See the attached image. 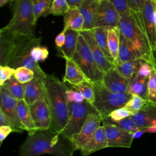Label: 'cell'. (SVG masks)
I'll use <instances>...</instances> for the list:
<instances>
[{
	"instance_id": "6da1fadb",
	"label": "cell",
	"mask_w": 156,
	"mask_h": 156,
	"mask_svg": "<svg viewBox=\"0 0 156 156\" xmlns=\"http://www.w3.org/2000/svg\"><path fill=\"white\" fill-rule=\"evenodd\" d=\"M74 150L70 141L62 133L50 129L38 130L28 136L20 149V156H40L51 154L55 156H73Z\"/></svg>"
},
{
	"instance_id": "7a4b0ae2",
	"label": "cell",
	"mask_w": 156,
	"mask_h": 156,
	"mask_svg": "<svg viewBox=\"0 0 156 156\" xmlns=\"http://www.w3.org/2000/svg\"><path fill=\"white\" fill-rule=\"evenodd\" d=\"M41 84L52 116L50 130L61 133L69 117V107L66 98V91L68 88L63 82L50 74H46Z\"/></svg>"
},
{
	"instance_id": "3957f363",
	"label": "cell",
	"mask_w": 156,
	"mask_h": 156,
	"mask_svg": "<svg viewBox=\"0 0 156 156\" xmlns=\"http://www.w3.org/2000/svg\"><path fill=\"white\" fill-rule=\"evenodd\" d=\"M119 16L118 27L120 32L143 54L146 62L152 65L153 53L140 19L130 10Z\"/></svg>"
},
{
	"instance_id": "277c9868",
	"label": "cell",
	"mask_w": 156,
	"mask_h": 156,
	"mask_svg": "<svg viewBox=\"0 0 156 156\" xmlns=\"http://www.w3.org/2000/svg\"><path fill=\"white\" fill-rule=\"evenodd\" d=\"M41 40V38L35 36L21 35L9 59L7 65L14 69L24 66L32 70L35 73V77L42 83L47 74L30 56L31 49L35 46L40 45Z\"/></svg>"
},
{
	"instance_id": "5b68a950",
	"label": "cell",
	"mask_w": 156,
	"mask_h": 156,
	"mask_svg": "<svg viewBox=\"0 0 156 156\" xmlns=\"http://www.w3.org/2000/svg\"><path fill=\"white\" fill-rule=\"evenodd\" d=\"M95 101L92 104L102 120L118 108L123 107L130 100L132 94L128 93H113L108 90L101 82H93Z\"/></svg>"
},
{
	"instance_id": "8992f818",
	"label": "cell",
	"mask_w": 156,
	"mask_h": 156,
	"mask_svg": "<svg viewBox=\"0 0 156 156\" xmlns=\"http://www.w3.org/2000/svg\"><path fill=\"white\" fill-rule=\"evenodd\" d=\"M14 1L13 16L5 27L18 35L35 36V23L33 13V0Z\"/></svg>"
},
{
	"instance_id": "52a82bcc",
	"label": "cell",
	"mask_w": 156,
	"mask_h": 156,
	"mask_svg": "<svg viewBox=\"0 0 156 156\" xmlns=\"http://www.w3.org/2000/svg\"><path fill=\"white\" fill-rule=\"evenodd\" d=\"M72 60L92 82L102 81L105 73L98 68L88 44L80 34Z\"/></svg>"
},
{
	"instance_id": "ba28073f",
	"label": "cell",
	"mask_w": 156,
	"mask_h": 156,
	"mask_svg": "<svg viewBox=\"0 0 156 156\" xmlns=\"http://www.w3.org/2000/svg\"><path fill=\"white\" fill-rule=\"evenodd\" d=\"M69 117L62 134L67 139L79 133L90 113H98L92 104L86 101L68 104ZM99 114V113H98Z\"/></svg>"
},
{
	"instance_id": "9c48e42d",
	"label": "cell",
	"mask_w": 156,
	"mask_h": 156,
	"mask_svg": "<svg viewBox=\"0 0 156 156\" xmlns=\"http://www.w3.org/2000/svg\"><path fill=\"white\" fill-rule=\"evenodd\" d=\"M102 119L98 113H90L80 132L73 135L69 140L74 151L80 150L90 140L96 130L101 126Z\"/></svg>"
},
{
	"instance_id": "30bf717a",
	"label": "cell",
	"mask_w": 156,
	"mask_h": 156,
	"mask_svg": "<svg viewBox=\"0 0 156 156\" xmlns=\"http://www.w3.org/2000/svg\"><path fill=\"white\" fill-rule=\"evenodd\" d=\"M30 110L38 130L50 129L52 124V116L44 94L30 106Z\"/></svg>"
},
{
	"instance_id": "8fae6325",
	"label": "cell",
	"mask_w": 156,
	"mask_h": 156,
	"mask_svg": "<svg viewBox=\"0 0 156 156\" xmlns=\"http://www.w3.org/2000/svg\"><path fill=\"white\" fill-rule=\"evenodd\" d=\"M119 14L109 0L100 1L94 27L112 28L118 27Z\"/></svg>"
},
{
	"instance_id": "7c38bea8",
	"label": "cell",
	"mask_w": 156,
	"mask_h": 156,
	"mask_svg": "<svg viewBox=\"0 0 156 156\" xmlns=\"http://www.w3.org/2000/svg\"><path fill=\"white\" fill-rule=\"evenodd\" d=\"M156 0H146L143 10V29L152 53L156 52Z\"/></svg>"
},
{
	"instance_id": "4fadbf2b",
	"label": "cell",
	"mask_w": 156,
	"mask_h": 156,
	"mask_svg": "<svg viewBox=\"0 0 156 156\" xmlns=\"http://www.w3.org/2000/svg\"><path fill=\"white\" fill-rule=\"evenodd\" d=\"M102 123L105 130L108 147H130L134 139L133 133L124 130L108 122Z\"/></svg>"
},
{
	"instance_id": "5bb4252c",
	"label": "cell",
	"mask_w": 156,
	"mask_h": 156,
	"mask_svg": "<svg viewBox=\"0 0 156 156\" xmlns=\"http://www.w3.org/2000/svg\"><path fill=\"white\" fill-rule=\"evenodd\" d=\"M140 130L156 132V105L149 104L131 116Z\"/></svg>"
},
{
	"instance_id": "9a60e30c",
	"label": "cell",
	"mask_w": 156,
	"mask_h": 156,
	"mask_svg": "<svg viewBox=\"0 0 156 156\" xmlns=\"http://www.w3.org/2000/svg\"><path fill=\"white\" fill-rule=\"evenodd\" d=\"M80 34L83 37L88 44L93 58L99 70L105 73L114 67V64L105 55L102 49L99 48L91 30H82Z\"/></svg>"
},
{
	"instance_id": "2e32d148",
	"label": "cell",
	"mask_w": 156,
	"mask_h": 156,
	"mask_svg": "<svg viewBox=\"0 0 156 156\" xmlns=\"http://www.w3.org/2000/svg\"><path fill=\"white\" fill-rule=\"evenodd\" d=\"M21 35L16 34L5 27L0 30V65H7Z\"/></svg>"
},
{
	"instance_id": "e0dca14e",
	"label": "cell",
	"mask_w": 156,
	"mask_h": 156,
	"mask_svg": "<svg viewBox=\"0 0 156 156\" xmlns=\"http://www.w3.org/2000/svg\"><path fill=\"white\" fill-rule=\"evenodd\" d=\"M130 79L121 76L113 67L104 74L102 83L110 91L113 93H127Z\"/></svg>"
},
{
	"instance_id": "ac0fdd59",
	"label": "cell",
	"mask_w": 156,
	"mask_h": 156,
	"mask_svg": "<svg viewBox=\"0 0 156 156\" xmlns=\"http://www.w3.org/2000/svg\"><path fill=\"white\" fill-rule=\"evenodd\" d=\"M135 60H144L146 61L143 54L120 32V42L118 58L113 64L121 63Z\"/></svg>"
},
{
	"instance_id": "d6986e66",
	"label": "cell",
	"mask_w": 156,
	"mask_h": 156,
	"mask_svg": "<svg viewBox=\"0 0 156 156\" xmlns=\"http://www.w3.org/2000/svg\"><path fill=\"white\" fill-rule=\"evenodd\" d=\"M108 147V142L104 127L100 126L95 132L88 142L80 149L83 156H88L102 149Z\"/></svg>"
},
{
	"instance_id": "ffe728a7",
	"label": "cell",
	"mask_w": 156,
	"mask_h": 156,
	"mask_svg": "<svg viewBox=\"0 0 156 156\" xmlns=\"http://www.w3.org/2000/svg\"><path fill=\"white\" fill-rule=\"evenodd\" d=\"M99 3L98 0H84L78 7L84 20L83 30L94 28Z\"/></svg>"
},
{
	"instance_id": "44dd1931",
	"label": "cell",
	"mask_w": 156,
	"mask_h": 156,
	"mask_svg": "<svg viewBox=\"0 0 156 156\" xmlns=\"http://www.w3.org/2000/svg\"><path fill=\"white\" fill-rule=\"evenodd\" d=\"M65 74L63 79V82H68L71 85H78L83 82H92L77 66V65L69 58H65Z\"/></svg>"
},
{
	"instance_id": "7402d4cb",
	"label": "cell",
	"mask_w": 156,
	"mask_h": 156,
	"mask_svg": "<svg viewBox=\"0 0 156 156\" xmlns=\"http://www.w3.org/2000/svg\"><path fill=\"white\" fill-rule=\"evenodd\" d=\"M17 115L19 120L27 130L28 135L33 134L38 129H37L30 110V107L24 99L18 100Z\"/></svg>"
},
{
	"instance_id": "603a6c76",
	"label": "cell",
	"mask_w": 156,
	"mask_h": 156,
	"mask_svg": "<svg viewBox=\"0 0 156 156\" xmlns=\"http://www.w3.org/2000/svg\"><path fill=\"white\" fill-rule=\"evenodd\" d=\"M18 100L5 88L0 86V110L4 113L19 119L17 115Z\"/></svg>"
},
{
	"instance_id": "cb8c5ba5",
	"label": "cell",
	"mask_w": 156,
	"mask_h": 156,
	"mask_svg": "<svg viewBox=\"0 0 156 156\" xmlns=\"http://www.w3.org/2000/svg\"><path fill=\"white\" fill-rule=\"evenodd\" d=\"M23 86L24 100L29 107L34 104L44 94V90L41 83L35 77L31 81L23 84Z\"/></svg>"
},
{
	"instance_id": "d4e9b609",
	"label": "cell",
	"mask_w": 156,
	"mask_h": 156,
	"mask_svg": "<svg viewBox=\"0 0 156 156\" xmlns=\"http://www.w3.org/2000/svg\"><path fill=\"white\" fill-rule=\"evenodd\" d=\"M80 32L71 29H66L65 32V41L63 46L58 48L63 58L72 59L77 48Z\"/></svg>"
},
{
	"instance_id": "484cf974",
	"label": "cell",
	"mask_w": 156,
	"mask_h": 156,
	"mask_svg": "<svg viewBox=\"0 0 156 156\" xmlns=\"http://www.w3.org/2000/svg\"><path fill=\"white\" fill-rule=\"evenodd\" d=\"M64 16V28L77 32L83 30L84 20L77 7L69 8Z\"/></svg>"
},
{
	"instance_id": "4316f807",
	"label": "cell",
	"mask_w": 156,
	"mask_h": 156,
	"mask_svg": "<svg viewBox=\"0 0 156 156\" xmlns=\"http://www.w3.org/2000/svg\"><path fill=\"white\" fill-rule=\"evenodd\" d=\"M148 78L142 77L135 73L130 79L127 93L132 95H137L146 99L147 84Z\"/></svg>"
},
{
	"instance_id": "83f0119b",
	"label": "cell",
	"mask_w": 156,
	"mask_h": 156,
	"mask_svg": "<svg viewBox=\"0 0 156 156\" xmlns=\"http://www.w3.org/2000/svg\"><path fill=\"white\" fill-rule=\"evenodd\" d=\"M108 29L104 27H94L91 30L93 34L96 43H98L99 48L102 49L105 55L108 58L109 60L113 63L114 61L110 54L108 46Z\"/></svg>"
},
{
	"instance_id": "f1b7e54d",
	"label": "cell",
	"mask_w": 156,
	"mask_h": 156,
	"mask_svg": "<svg viewBox=\"0 0 156 156\" xmlns=\"http://www.w3.org/2000/svg\"><path fill=\"white\" fill-rule=\"evenodd\" d=\"M108 46L110 54L113 59V63L116 61L120 42V30L118 27L109 28L107 35Z\"/></svg>"
},
{
	"instance_id": "f546056e",
	"label": "cell",
	"mask_w": 156,
	"mask_h": 156,
	"mask_svg": "<svg viewBox=\"0 0 156 156\" xmlns=\"http://www.w3.org/2000/svg\"><path fill=\"white\" fill-rule=\"evenodd\" d=\"M144 60H131L121 63H115L114 68L124 77L130 79V77L138 72L141 62Z\"/></svg>"
},
{
	"instance_id": "4dcf8cb0",
	"label": "cell",
	"mask_w": 156,
	"mask_h": 156,
	"mask_svg": "<svg viewBox=\"0 0 156 156\" xmlns=\"http://www.w3.org/2000/svg\"><path fill=\"white\" fill-rule=\"evenodd\" d=\"M2 87L5 88L17 100L24 99V86L16 79L13 76L5 81Z\"/></svg>"
},
{
	"instance_id": "1f68e13d",
	"label": "cell",
	"mask_w": 156,
	"mask_h": 156,
	"mask_svg": "<svg viewBox=\"0 0 156 156\" xmlns=\"http://www.w3.org/2000/svg\"><path fill=\"white\" fill-rule=\"evenodd\" d=\"M52 0H33V13L36 24L38 19L51 14Z\"/></svg>"
},
{
	"instance_id": "d6a6232c",
	"label": "cell",
	"mask_w": 156,
	"mask_h": 156,
	"mask_svg": "<svg viewBox=\"0 0 156 156\" xmlns=\"http://www.w3.org/2000/svg\"><path fill=\"white\" fill-rule=\"evenodd\" d=\"M73 89L82 94L85 101L93 104L95 101V93L93 82H83L78 85H72Z\"/></svg>"
},
{
	"instance_id": "836d02e7",
	"label": "cell",
	"mask_w": 156,
	"mask_h": 156,
	"mask_svg": "<svg viewBox=\"0 0 156 156\" xmlns=\"http://www.w3.org/2000/svg\"><path fill=\"white\" fill-rule=\"evenodd\" d=\"M0 126H7L12 128L13 132L22 133L25 129L19 119L4 113L0 110Z\"/></svg>"
},
{
	"instance_id": "e575fe53",
	"label": "cell",
	"mask_w": 156,
	"mask_h": 156,
	"mask_svg": "<svg viewBox=\"0 0 156 156\" xmlns=\"http://www.w3.org/2000/svg\"><path fill=\"white\" fill-rule=\"evenodd\" d=\"M102 122H108L112 124H113L124 130H126L127 132H131V133H135L138 131H140L138 127L136 126L135 124L134 123L133 119H132L131 116L126 118L124 119H122L120 121H115L112 120L108 117L102 120Z\"/></svg>"
},
{
	"instance_id": "d590c367",
	"label": "cell",
	"mask_w": 156,
	"mask_h": 156,
	"mask_svg": "<svg viewBox=\"0 0 156 156\" xmlns=\"http://www.w3.org/2000/svg\"><path fill=\"white\" fill-rule=\"evenodd\" d=\"M149 104L150 103L147 99L137 95H132L130 100L123 107L132 112L133 113H135L142 109Z\"/></svg>"
},
{
	"instance_id": "8d00e7d4",
	"label": "cell",
	"mask_w": 156,
	"mask_h": 156,
	"mask_svg": "<svg viewBox=\"0 0 156 156\" xmlns=\"http://www.w3.org/2000/svg\"><path fill=\"white\" fill-rule=\"evenodd\" d=\"M146 99L150 104L156 105V70L154 68L147 80Z\"/></svg>"
},
{
	"instance_id": "74e56055",
	"label": "cell",
	"mask_w": 156,
	"mask_h": 156,
	"mask_svg": "<svg viewBox=\"0 0 156 156\" xmlns=\"http://www.w3.org/2000/svg\"><path fill=\"white\" fill-rule=\"evenodd\" d=\"M13 76L20 83L24 84L31 81L35 77L34 72L24 66H20L15 69Z\"/></svg>"
},
{
	"instance_id": "f35d334b",
	"label": "cell",
	"mask_w": 156,
	"mask_h": 156,
	"mask_svg": "<svg viewBox=\"0 0 156 156\" xmlns=\"http://www.w3.org/2000/svg\"><path fill=\"white\" fill-rule=\"evenodd\" d=\"M69 8L66 0H53L51 7V14L55 16H64Z\"/></svg>"
},
{
	"instance_id": "ab89813d",
	"label": "cell",
	"mask_w": 156,
	"mask_h": 156,
	"mask_svg": "<svg viewBox=\"0 0 156 156\" xmlns=\"http://www.w3.org/2000/svg\"><path fill=\"white\" fill-rule=\"evenodd\" d=\"M49 55V51L46 47L37 45L32 48L30 51V56L33 60L38 63L45 60Z\"/></svg>"
},
{
	"instance_id": "60d3db41",
	"label": "cell",
	"mask_w": 156,
	"mask_h": 156,
	"mask_svg": "<svg viewBox=\"0 0 156 156\" xmlns=\"http://www.w3.org/2000/svg\"><path fill=\"white\" fill-rule=\"evenodd\" d=\"M129 9L143 22V10L146 0H126Z\"/></svg>"
},
{
	"instance_id": "b9f144b4",
	"label": "cell",
	"mask_w": 156,
	"mask_h": 156,
	"mask_svg": "<svg viewBox=\"0 0 156 156\" xmlns=\"http://www.w3.org/2000/svg\"><path fill=\"white\" fill-rule=\"evenodd\" d=\"M133 113H133L132 112L127 110L124 107H121L116 110H115L114 111L111 112L108 116V117L113 121H118L126 118L131 116Z\"/></svg>"
},
{
	"instance_id": "7bdbcfd3",
	"label": "cell",
	"mask_w": 156,
	"mask_h": 156,
	"mask_svg": "<svg viewBox=\"0 0 156 156\" xmlns=\"http://www.w3.org/2000/svg\"><path fill=\"white\" fill-rule=\"evenodd\" d=\"M15 69L8 65H0V86H2L4 83L13 76Z\"/></svg>"
},
{
	"instance_id": "ee69618b",
	"label": "cell",
	"mask_w": 156,
	"mask_h": 156,
	"mask_svg": "<svg viewBox=\"0 0 156 156\" xmlns=\"http://www.w3.org/2000/svg\"><path fill=\"white\" fill-rule=\"evenodd\" d=\"M66 98L68 104L73 102H82L85 101L84 98L80 93L73 90L68 88L66 91Z\"/></svg>"
},
{
	"instance_id": "f6af8a7d",
	"label": "cell",
	"mask_w": 156,
	"mask_h": 156,
	"mask_svg": "<svg viewBox=\"0 0 156 156\" xmlns=\"http://www.w3.org/2000/svg\"><path fill=\"white\" fill-rule=\"evenodd\" d=\"M153 69L154 67L150 63L143 60L139 67L137 74H138V76L142 77L149 78Z\"/></svg>"
},
{
	"instance_id": "bcb514c9",
	"label": "cell",
	"mask_w": 156,
	"mask_h": 156,
	"mask_svg": "<svg viewBox=\"0 0 156 156\" xmlns=\"http://www.w3.org/2000/svg\"><path fill=\"white\" fill-rule=\"evenodd\" d=\"M110 2L113 5L119 14H122L129 12L130 10L129 9L127 2L126 0H109Z\"/></svg>"
},
{
	"instance_id": "7dc6e473",
	"label": "cell",
	"mask_w": 156,
	"mask_h": 156,
	"mask_svg": "<svg viewBox=\"0 0 156 156\" xmlns=\"http://www.w3.org/2000/svg\"><path fill=\"white\" fill-rule=\"evenodd\" d=\"M13 130L12 128L7 126H0V141L1 143L6 138V137L11 133Z\"/></svg>"
},
{
	"instance_id": "c3c4849f",
	"label": "cell",
	"mask_w": 156,
	"mask_h": 156,
	"mask_svg": "<svg viewBox=\"0 0 156 156\" xmlns=\"http://www.w3.org/2000/svg\"><path fill=\"white\" fill-rule=\"evenodd\" d=\"M66 29L63 28V30L58 34L57 37H55V43L57 48H62L65 41V32H66Z\"/></svg>"
},
{
	"instance_id": "681fc988",
	"label": "cell",
	"mask_w": 156,
	"mask_h": 156,
	"mask_svg": "<svg viewBox=\"0 0 156 156\" xmlns=\"http://www.w3.org/2000/svg\"><path fill=\"white\" fill-rule=\"evenodd\" d=\"M70 8L77 7L84 0H66Z\"/></svg>"
},
{
	"instance_id": "f907efd6",
	"label": "cell",
	"mask_w": 156,
	"mask_h": 156,
	"mask_svg": "<svg viewBox=\"0 0 156 156\" xmlns=\"http://www.w3.org/2000/svg\"><path fill=\"white\" fill-rule=\"evenodd\" d=\"M14 1V0H0V7H2V6L5 5V4H8L9 2Z\"/></svg>"
},
{
	"instance_id": "816d5d0a",
	"label": "cell",
	"mask_w": 156,
	"mask_h": 156,
	"mask_svg": "<svg viewBox=\"0 0 156 156\" xmlns=\"http://www.w3.org/2000/svg\"><path fill=\"white\" fill-rule=\"evenodd\" d=\"M153 55H154V60H153L152 66L156 70V52H153Z\"/></svg>"
},
{
	"instance_id": "f5cc1de1",
	"label": "cell",
	"mask_w": 156,
	"mask_h": 156,
	"mask_svg": "<svg viewBox=\"0 0 156 156\" xmlns=\"http://www.w3.org/2000/svg\"><path fill=\"white\" fill-rule=\"evenodd\" d=\"M155 20H156V1H155Z\"/></svg>"
},
{
	"instance_id": "db71d44e",
	"label": "cell",
	"mask_w": 156,
	"mask_h": 156,
	"mask_svg": "<svg viewBox=\"0 0 156 156\" xmlns=\"http://www.w3.org/2000/svg\"><path fill=\"white\" fill-rule=\"evenodd\" d=\"M98 1H101V0H98Z\"/></svg>"
}]
</instances>
